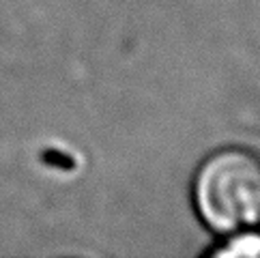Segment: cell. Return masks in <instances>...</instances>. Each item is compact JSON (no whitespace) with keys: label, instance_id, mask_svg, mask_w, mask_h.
<instances>
[{"label":"cell","instance_id":"6da1fadb","mask_svg":"<svg viewBox=\"0 0 260 258\" xmlns=\"http://www.w3.org/2000/svg\"><path fill=\"white\" fill-rule=\"evenodd\" d=\"M193 205L215 233L235 235L260 226V153L226 146L211 153L193 177Z\"/></svg>","mask_w":260,"mask_h":258},{"label":"cell","instance_id":"7a4b0ae2","mask_svg":"<svg viewBox=\"0 0 260 258\" xmlns=\"http://www.w3.org/2000/svg\"><path fill=\"white\" fill-rule=\"evenodd\" d=\"M237 237H232L230 241H226L221 247L213 250V256H232V258H241V256H254L258 258L260 256V233L254 228L249 230H239L235 233Z\"/></svg>","mask_w":260,"mask_h":258}]
</instances>
